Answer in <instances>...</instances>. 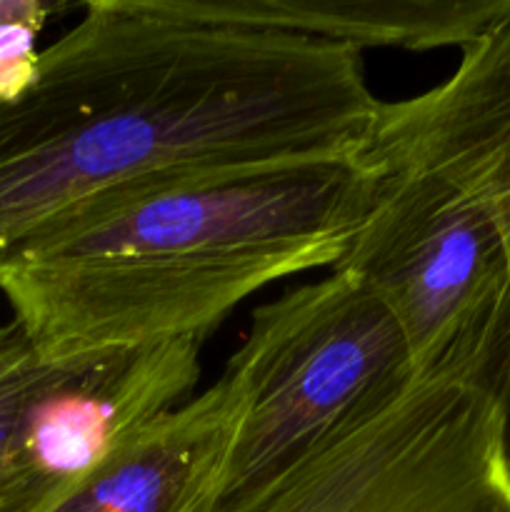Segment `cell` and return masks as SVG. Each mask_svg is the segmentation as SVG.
<instances>
[{
	"label": "cell",
	"mask_w": 510,
	"mask_h": 512,
	"mask_svg": "<svg viewBox=\"0 0 510 512\" xmlns=\"http://www.w3.org/2000/svg\"><path fill=\"white\" fill-rule=\"evenodd\" d=\"M360 55L90 0L35 83L0 100V258L130 195L358 155L383 105Z\"/></svg>",
	"instance_id": "6da1fadb"
},
{
	"label": "cell",
	"mask_w": 510,
	"mask_h": 512,
	"mask_svg": "<svg viewBox=\"0 0 510 512\" xmlns=\"http://www.w3.org/2000/svg\"><path fill=\"white\" fill-rule=\"evenodd\" d=\"M358 155L190 180L85 210L0 258L40 358L203 340L273 280L338 265L378 198Z\"/></svg>",
	"instance_id": "7a4b0ae2"
},
{
	"label": "cell",
	"mask_w": 510,
	"mask_h": 512,
	"mask_svg": "<svg viewBox=\"0 0 510 512\" xmlns=\"http://www.w3.org/2000/svg\"><path fill=\"white\" fill-rule=\"evenodd\" d=\"M223 375L243 413L213 500L275 478L418 380L393 310L340 268L260 305Z\"/></svg>",
	"instance_id": "3957f363"
},
{
	"label": "cell",
	"mask_w": 510,
	"mask_h": 512,
	"mask_svg": "<svg viewBox=\"0 0 510 512\" xmlns=\"http://www.w3.org/2000/svg\"><path fill=\"white\" fill-rule=\"evenodd\" d=\"M378 173L373 210L335 268L358 275L393 310L418 378L458 380L498 398L510 340L498 230L475 200L435 175Z\"/></svg>",
	"instance_id": "277c9868"
},
{
	"label": "cell",
	"mask_w": 510,
	"mask_h": 512,
	"mask_svg": "<svg viewBox=\"0 0 510 512\" xmlns=\"http://www.w3.org/2000/svg\"><path fill=\"white\" fill-rule=\"evenodd\" d=\"M200 512H510L503 410L473 385L418 378L275 478Z\"/></svg>",
	"instance_id": "5b68a950"
},
{
	"label": "cell",
	"mask_w": 510,
	"mask_h": 512,
	"mask_svg": "<svg viewBox=\"0 0 510 512\" xmlns=\"http://www.w3.org/2000/svg\"><path fill=\"white\" fill-rule=\"evenodd\" d=\"M200 345L173 338L43 358L3 512L40 508L188 403L200 380Z\"/></svg>",
	"instance_id": "8992f818"
},
{
	"label": "cell",
	"mask_w": 510,
	"mask_h": 512,
	"mask_svg": "<svg viewBox=\"0 0 510 512\" xmlns=\"http://www.w3.org/2000/svg\"><path fill=\"white\" fill-rule=\"evenodd\" d=\"M360 158L378 170H420L445 180L488 213L510 278V15L460 50L435 88L380 105ZM510 458V340L498 390Z\"/></svg>",
	"instance_id": "52a82bcc"
},
{
	"label": "cell",
	"mask_w": 510,
	"mask_h": 512,
	"mask_svg": "<svg viewBox=\"0 0 510 512\" xmlns=\"http://www.w3.org/2000/svg\"><path fill=\"white\" fill-rule=\"evenodd\" d=\"M243 400L220 378L30 512H200L215 498Z\"/></svg>",
	"instance_id": "ba28073f"
},
{
	"label": "cell",
	"mask_w": 510,
	"mask_h": 512,
	"mask_svg": "<svg viewBox=\"0 0 510 512\" xmlns=\"http://www.w3.org/2000/svg\"><path fill=\"white\" fill-rule=\"evenodd\" d=\"M200 23L278 30L365 48H468L510 15V0H155Z\"/></svg>",
	"instance_id": "9c48e42d"
},
{
	"label": "cell",
	"mask_w": 510,
	"mask_h": 512,
	"mask_svg": "<svg viewBox=\"0 0 510 512\" xmlns=\"http://www.w3.org/2000/svg\"><path fill=\"white\" fill-rule=\"evenodd\" d=\"M43 368L45 360L23 328L15 320L0 325V512L8 505L20 430Z\"/></svg>",
	"instance_id": "30bf717a"
},
{
	"label": "cell",
	"mask_w": 510,
	"mask_h": 512,
	"mask_svg": "<svg viewBox=\"0 0 510 512\" xmlns=\"http://www.w3.org/2000/svg\"><path fill=\"white\" fill-rule=\"evenodd\" d=\"M53 10L40 0H0V100L20 98L38 78L35 43Z\"/></svg>",
	"instance_id": "8fae6325"
}]
</instances>
